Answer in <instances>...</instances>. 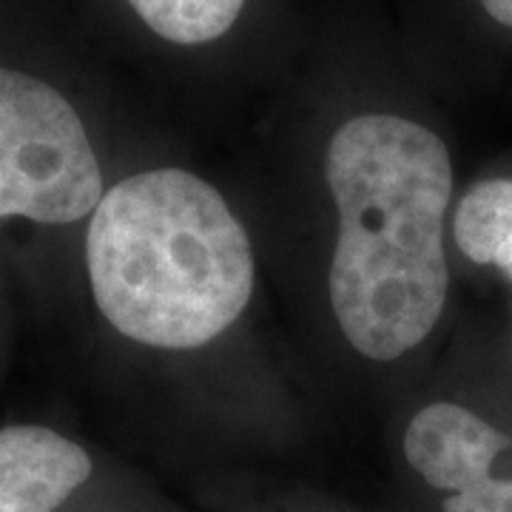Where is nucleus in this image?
<instances>
[{
  "mask_svg": "<svg viewBox=\"0 0 512 512\" xmlns=\"http://www.w3.org/2000/svg\"><path fill=\"white\" fill-rule=\"evenodd\" d=\"M325 177L339 214L330 262L336 322L362 356L393 362L430 336L447 302L450 154L413 120L362 114L333 134Z\"/></svg>",
  "mask_w": 512,
  "mask_h": 512,
  "instance_id": "f257e3e1",
  "label": "nucleus"
},
{
  "mask_svg": "<svg viewBox=\"0 0 512 512\" xmlns=\"http://www.w3.org/2000/svg\"><path fill=\"white\" fill-rule=\"evenodd\" d=\"M83 251L97 311L148 348L214 342L254 293L245 228L214 185L180 168L111 185L89 217Z\"/></svg>",
  "mask_w": 512,
  "mask_h": 512,
  "instance_id": "f03ea898",
  "label": "nucleus"
},
{
  "mask_svg": "<svg viewBox=\"0 0 512 512\" xmlns=\"http://www.w3.org/2000/svg\"><path fill=\"white\" fill-rule=\"evenodd\" d=\"M94 478L92 453L46 424L0 427V512H63Z\"/></svg>",
  "mask_w": 512,
  "mask_h": 512,
  "instance_id": "39448f33",
  "label": "nucleus"
},
{
  "mask_svg": "<svg viewBox=\"0 0 512 512\" xmlns=\"http://www.w3.org/2000/svg\"><path fill=\"white\" fill-rule=\"evenodd\" d=\"M151 32L180 46H200L222 37L245 0H128Z\"/></svg>",
  "mask_w": 512,
  "mask_h": 512,
  "instance_id": "0eeeda50",
  "label": "nucleus"
},
{
  "mask_svg": "<svg viewBox=\"0 0 512 512\" xmlns=\"http://www.w3.org/2000/svg\"><path fill=\"white\" fill-rule=\"evenodd\" d=\"M504 433L461 404L419 410L404 433L407 464L444 493V512H512V473L495 470Z\"/></svg>",
  "mask_w": 512,
  "mask_h": 512,
  "instance_id": "20e7f679",
  "label": "nucleus"
},
{
  "mask_svg": "<svg viewBox=\"0 0 512 512\" xmlns=\"http://www.w3.org/2000/svg\"><path fill=\"white\" fill-rule=\"evenodd\" d=\"M478 3H481V9H484L498 26L512 29V0H478Z\"/></svg>",
  "mask_w": 512,
  "mask_h": 512,
  "instance_id": "6e6552de",
  "label": "nucleus"
},
{
  "mask_svg": "<svg viewBox=\"0 0 512 512\" xmlns=\"http://www.w3.org/2000/svg\"><path fill=\"white\" fill-rule=\"evenodd\" d=\"M103 194L80 111L52 83L0 66V220L74 225Z\"/></svg>",
  "mask_w": 512,
  "mask_h": 512,
  "instance_id": "7ed1b4c3",
  "label": "nucleus"
},
{
  "mask_svg": "<svg viewBox=\"0 0 512 512\" xmlns=\"http://www.w3.org/2000/svg\"><path fill=\"white\" fill-rule=\"evenodd\" d=\"M456 245L478 265H498L512 279V180H487L464 194L456 211Z\"/></svg>",
  "mask_w": 512,
  "mask_h": 512,
  "instance_id": "423d86ee",
  "label": "nucleus"
}]
</instances>
